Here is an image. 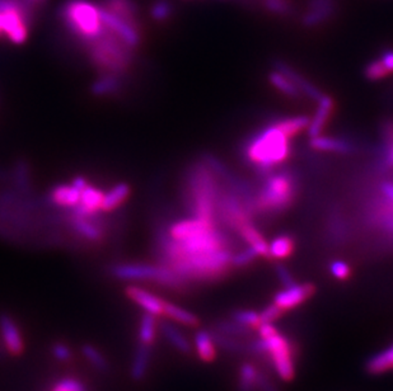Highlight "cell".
Returning a JSON list of instances; mask_svg holds the SVG:
<instances>
[{
  "label": "cell",
  "instance_id": "6da1fadb",
  "mask_svg": "<svg viewBox=\"0 0 393 391\" xmlns=\"http://www.w3.org/2000/svg\"><path fill=\"white\" fill-rule=\"evenodd\" d=\"M156 250L159 263L186 282L219 281L233 268L231 239L214 220L174 221L159 233Z\"/></svg>",
  "mask_w": 393,
  "mask_h": 391
},
{
  "label": "cell",
  "instance_id": "7a4b0ae2",
  "mask_svg": "<svg viewBox=\"0 0 393 391\" xmlns=\"http://www.w3.org/2000/svg\"><path fill=\"white\" fill-rule=\"evenodd\" d=\"M290 138L275 123L265 127L243 146V156L261 176L274 171L290 156Z\"/></svg>",
  "mask_w": 393,
  "mask_h": 391
},
{
  "label": "cell",
  "instance_id": "3957f363",
  "mask_svg": "<svg viewBox=\"0 0 393 391\" xmlns=\"http://www.w3.org/2000/svg\"><path fill=\"white\" fill-rule=\"evenodd\" d=\"M257 333V338L247 342L249 353L267 357L277 375L285 382L294 379V348L289 338L280 333L274 323H261Z\"/></svg>",
  "mask_w": 393,
  "mask_h": 391
},
{
  "label": "cell",
  "instance_id": "277c9868",
  "mask_svg": "<svg viewBox=\"0 0 393 391\" xmlns=\"http://www.w3.org/2000/svg\"><path fill=\"white\" fill-rule=\"evenodd\" d=\"M219 192L217 174L205 161L191 167L186 178V198L192 216L217 221V201Z\"/></svg>",
  "mask_w": 393,
  "mask_h": 391
},
{
  "label": "cell",
  "instance_id": "5b68a950",
  "mask_svg": "<svg viewBox=\"0 0 393 391\" xmlns=\"http://www.w3.org/2000/svg\"><path fill=\"white\" fill-rule=\"evenodd\" d=\"M262 186L254 196V213L279 215L294 203L298 195V182L289 171L267 173Z\"/></svg>",
  "mask_w": 393,
  "mask_h": 391
},
{
  "label": "cell",
  "instance_id": "8992f818",
  "mask_svg": "<svg viewBox=\"0 0 393 391\" xmlns=\"http://www.w3.org/2000/svg\"><path fill=\"white\" fill-rule=\"evenodd\" d=\"M60 18L70 34L84 45L99 39L106 29L99 3L89 0H68L60 11Z\"/></svg>",
  "mask_w": 393,
  "mask_h": 391
},
{
  "label": "cell",
  "instance_id": "52a82bcc",
  "mask_svg": "<svg viewBox=\"0 0 393 391\" xmlns=\"http://www.w3.org/2000/svg\"><path fill=\"white\" fill-rule=\"evenodd\" d=\"M89 59L104 74L125 73L131 64V47L106 27L99 39L88 44Z\"/></svg>",
  "mask_w": 393,
  "mask_h": 391
},
{
  "label": "cell",
  "instance_id": "ba28073f",
  "mask_svg": "<svg viewBox=\"0 0 393 391\" xmlns=\"http://www.w3.org/2000/svg\"><path fill=\"white\" fill-rule=\"evenodd\" d=\"M111 275L125 282H153L163 288L182 290L187 282L166 265L151 263H119L111 267Z\"/></svg>",
  "mask_w": 393,
  "mask_h": 391
},
{
  "label": "cell",
  "instance_id": "9c48e42d",
  "mask_svg": "<svg viewBox=\"0 0 393 391\" xmlns=\"http://www.w3.org/2000/svg\"><path fill=\"white\" fill-rule=\"evenodd\" d=\"M0 340L11 356H22L26 351V342L19 325L6 313L0 314Z\"/></svg>",
  "mask_w": 393,
  "mask_h": 391
},
{
  "label": "cell",
  "instance_id": "30bf717a",
  "mask_svg": "<svg viewBox=\"0 0 393 391\" xmlns=\"http://www.w3.org/2000/svg\"><path fill=\"white\" fill-rule=\"evenodd\" d=\"M316 293V286L311 282L306 283H297L288 288H284L279 291L274 298V304L278 305L284 311L292 310L302 304H304L307 300L311 299Z\"/></svg>",
  "mask_w": 393,
  "mask_h": 391
},
{
  "label": "cell",
  "instance_id": "8fae6325",
  "mask_svg": "<svg viewBox=\"0 0 393 391\" xmlns=\"http://www.w3.org/2000/svg\"><path fill=\"white\" fill-rule=\"evenodd\" d=\"M125 295L135 305L139 306L143 313H148L156 318L163 315V306L166 300L159 298L156 293H151L149 290L139 288L138 285H127L125 288Z\"/></svg>",
  "mask_w": 393,
  "mask_h": 391
},
{
  "label": "cell",
  "instance_id": "7c38bea8",
  "mask_svg": "<svg viewBox=\"0 0 393 391\" xmlns=\"http://www.w3.org/2000/svg\"><path fill=\"white\" fill-rule=\"evenodd\" d=\"M335 12V0H309L308 9L302 24L308 29L317 27L329 21Z\"/></svg>",
  "mask_w": 393,
  "mask_h": 391
},
{
  "label": "cell",
  "instance_id": "4fadbf2b",
  "mask_svg": "<svg viewBox=\"0 0 393 391\" xmlns=\"http://www.w3.org/2000/svg\"><path fill=\"white\" fill-rule=\"evenodd\" d=\"M234 231L238 233L243 240L249 244V247L254 248L259 254V257H267V258L269 244L261 234L260 230L252 224V220L243 221L242 224L238 225Z\"/></svg>",
  "mask_w": 393,
  "mask_h": 391
},
{
  "label": "cell",
  "instance_id": "5bb4252c",
  "mask_svg": "<svg viewBox=\"0 0 393 391\" xmlns=\"http://www.w3.org/2000/svg\"><path fill=\"white\" fill-rule=\"evenodd\" d=\"M91 218L92 216H84V215L73 213L70 218V224L78 235L87 239L89 242H99L104 238V230Z\"/></svg>",
  "mask_w": 393,
  "mask_h": 391
},
{
  "label": "cell",
  "instance_id": "9a60e30c",
  "mask_svg": "<svg viewBox=\"0 0 393 391\" xmlns=\"http://www.w3.org/2000/svg\"><path fill=\"white\" fill-rule=\"evenodd\" d=\"M334 99L324 94L322 98L318 101V108L316 111V115L308 125V135L311 138L321 135L324 131V126L327 121L330 120L331 115L334 112Z\"/></svg>",
  "mask_w": 393,
  "mask_h": 391
},
{
  "label": "cell",
  "instance_id": "2e32d148",
  "mask_svg": "<svg viewBox=\"0 0 393 391\" xmlns=\"http://www.w3.org/2000/svg\"><path fill=\"white\" fill-rule=\"evenodd\" d=\"M274 66H275V70H278L280 73H283L284 75H287L290 81H293L295 86H298V89L307 97L314 99V101H317L318 102L322 98V96H324V93L321 92L317 86H313L312 83L307 81L306 78H303L299 73H297L288 64L283 63V61H277V63L274 64Z\"/></svg>",
  "mask_w": 393,
  "mask_h": 391
},
{
  "label": "cell",
  "instance_id": "e0dca14e",
  "mask_svg": "<svg viewBox=\"0 0 393 391\" xmlns=\"http://www.w3.org/2000/svg\"><path fill=\"white\" fill-rule=\"evenodd\" d=\"M104 193L102 191L94 188L88 184L87 187L81 192V201L78 206L74 208L73 213L84 216H93L99 213L102 206Z\"/></svg>",
  "mask_w": 393,
  "mask_h": 391
},
{
  "label": "cell",
  "instance_id": "ac0fdd59",
  "mask_svg": "<svg viewBox=\"0 0 393 391\" xmlns=\"http://www.w3.org/2000/svg\"><path fill=\"white\" fill-rule=\"evenodd\" d=\"M311 148L317 151L339 153V154H352L355 151V145L345 138H327V136H314L309 141Z\"/></svg>",
  "mask_w": 393,
  "mask_h": 391
},
{
  "label": "cell",
  "instance_id": "d6986e66",
  "mask_svg": "<svg viewBox=\"0 0 393 391\" xmlns=\"http://www.w3.org/2000/svg\"><path fill=\"white\" fill-rule=\"evenodd\" d=\"M151 361V347L138 345L134 352L133 361L130 366V377L135 382H141L149 372Z\"/></svg>",
  "mask_w": 393,
  "mask_h": 391
},
{
  "label": "cell",
  "instance_id": "ffe728a7",
  "mask_svg": "<svg viewBox=\"0 0 393 391\" xmlns=\"http://www.w3.org/2000/svg\"><path fill=\"white\" fill-rule=\"evenodd\" d=\"M161 332H162L163 338L181 355L187 356L192 352L190 340L172 323H161Z\"/></svg>",
  "mask_w": 393,
  "mask_h": 391
},
{
  "label": "cell",
  "instance_id": "44dd1931",
  "mask_svg": "<svg viewBox=\"0 0 393 391\" xmlns=\"http://www.w3.org/2000/svg\"><path fill=\"white\" fill-rule=\"evenodd\" d=\"M99 6L117 17L131 24H138V6L134 0H102Z\"/></svg>",
  "mask_w": 393,
  "mask_h": 391
},
{
  "label": "cell",
  "instance_id": "7402d4cb",
  "mask_svg": "<svg viewBox=\"0 0 393 391\" xmlns=\"http://www.w3.org/2000/svg\"><path fill=\"white\" fill-rule=\"evenodd\" d=\"M195 351L200 361L204 363L214 362L217 358V345L209 329H199L194 338Z\"/></svg>",
  "mask_w": 393,
  "mask_h": 391
},
{
  "label": "cell",
  "instance_id": "603a6c76",
  "mask_svg": "<svg viewBox=\"0 0 393 391\" xmlns=\"http://www.w3.org/2000/svg\"><path fill=\"white\" fill-rule=\"evenodd\" d=\"M365 372L372 375H381L393 370V345L386 350L370 356L364 365Z\"/></svg>",
  "mask_w": 393,
  "mask_h": 391
},
{
  "label": "cell",
  "instance_id": "cb8c5ba5",
  "mask_svg": "<svg viewBox=\"0 0 393 391\" xmlns=\"http://www.w3.org/2000/svg\"><path fill=\"white\" fill-rule=\"evenodd\" d=\"M209 330L214 340L215 345L219 347L222 351L231 353V355H249V343L244 342L242 338L219 333L212 328Z\"/></svg>",
  "mask_w": 393,
  "mask_h": 391
},
{
  "label": "cell",
  "instance_id": "d4e9b609",
  "mask_svg": "<svg viewBox=\"0 0 393 391\" xmlns=\"http://www.w3.org/2000/svg\"><path fill=\"white\" fill-rule=\"evenodd\" d=\"M163 315L171 319L172 322L185 325V327H191V328H196L200 324V319L196 314L186 310L181 306L176 305L174 303H169L166 300L164 306H163Z\"/></svg>",
  "mask_w": 393,
  "mask_h": 391
},
{
  "label": "cell",
  "instance_id": "484cf974",
  "mask_svg": "<svg viewBox=\"0 0 393 391\" xmlns=\"http://www.w3.org/2000/svg\"><path fill=\"white\" fill-rule=\"evenodd\" d=\"M158 337V322L156 317L143 313L140 317L139 325H138V345L151 347L156 343Z\"/></svg>",
  "mask_w": 393,
  "mask_h": 391
},
{
  "label": "cell",
  "instance_id": "4316f807",
  "mask_svg": "<svg viewBox=\"0 0 393 391\" xmlns=\"http://www.w3.org/2000/svg\"><path fill=\"white\" fill-rule=\"evenodd\" d=\"M51 201L61 208H76L81 201V191L71 186H58L52 190Z\"/></svg>",
  "mask_w": 393,
  "mask_h": 391
},
{
  "label": "cell",
  "instance_id": "83f0119b",
  "mask_svg": "<svg viewBox=\"0 0 393 391\" xmlns=\"http://www.w3.org/2000/svg\"><path fill=\"white\" fill-rule=\"evenodd\" d=\"M81 353L83 358L92 366L96 371L99 372H109L110 370V362L107 357L104 356V352L97 348L96 345L91 343H84L81 345Z\"/></svg>",
  "mask_w": 393,
  "mask_h": 391
},
{
  "label": "cell",
  "instance_id": "f1b7e54d",
  "mask_svg": "<svg viewBox=\"0 0 393 391\" xmlns=\"http://www.w3.org/2000/svg\"><path fill=\"white\" fill-rule=\"evenodd\" d=\"M295 243L293 236L282 234L269 244L267 258L285 259L294 252Z\"/></svg>",
  "mask_w": 393,
  "mask_h": 391
},
{
  "label": "cell",
  "instance_id": "f546056e",
  "mask_svg": "<svg viewBox=\"0 0 393 391\" xmlns=\"http://www.w3.org/2000/svg\"><path fill=\"white\" fill-rule=\"evenodd\" d=\"M259 368L254 363L243 362L238 370L237 391H257Z\"/></svg>",
  "mask_w": 393,
  "mask_h": 391
},
{
  "label": "cell",
  "instance_id": "4dcf8cb0",
  "mask_svg": "<svg viewBox=\"0 0 393 391\" xmlns=\"http://www.w3.org/2000/svg\"><path fill=\"white\" fill-rule=\"evenodd\" d=\"M129 195H130V187L127 184H116L114 188H111L109 193L104 196L101 210L106 211V213L114 211L115 208L121 206L122 203L126 201Z\"/></svg>",
  "mask_w": 393,
  "mask_h": 391
},
{
  "label": "cell",
  "instance_id": "1f68e13d",
  "mask_svg": "<svg viewBox=\"0 0 393 391\" xmlns=\"http://www.w3.org/2000/svg\"><path fill=\"white\" fill-rule=\"evenodd\" d=\"M213 330H217L219 333L227 334V335H232V337H237V338H247L254 329L249 328L246 325H243L241 323L236 322L233 319H219L217 322L213 323L212 325Z\"/></svg>",
  "mask_w": 393,
  "mask_h": 391
},
{
  "label": "cell",
  "instance_id": "d6a6232c",
  "mask_svg": "<svg viewBox=\"0 0 393 391\" xmlns=\"http://www.w3.org/2000/svg\"><path fill=\"white\" fill-rule=\"evenodd\" d=\"M309 118L307 116H294V117H285L279 121L274 122L279 130H282L288 138H293L295 135L302 133L303 130L308 128Z\"/></svg>",
  "mask_w": 393,
  "mask_h": 391
},
{
  "label": "cell",
  "instance_id": "836d02e7",
  "mask_svg": "<svg viewBox=\"0 0 393 391\" xmlns=\"http://www.w3.org/2000/svg\"><path fill=\"white\" fill-rule=\"evenodd\" d=\"M383 140V167L393 168V118H387L382 125Z\"/></svg>",
  "mask_w": 393,
  "mask_h": 391
},
{
  "label": "cell",
  "instance_id": "e575fe53",
  "mask_svg": "<svg viewBox=\"0 0 393 391\" xmlns=\"http://www.w3.org/2000/svg\"><path fill=\"white\" fill-rule=\"evenodd\" d=\"M269 81L272 83V86H275L278 89L279 92L283 93L288 97L299 98L302 96V92L298 89V86H295L287 75H284L278 70H274L269 74Z\"/></svg>",
  "mask_w": 393,
  "mask_h": 391
},
{
  "label": "cell",
  "instance_id": "d590c367",
  "mask_svg": "<svg viewBox=\"0 0 393 391\" xmlns=\"http://www.w3.org/2000/svg\"><path fill=\"white\" fill-rule=\"evenodd\" d=\"M120 81L117 75L104 74L99 81H96L92 86V92L97 96H106L119 91Z\"/></svg>",
  "mask_w": 393,
  "mask_h": 391
},
{
  "label": "cell",
  "instance_id": "8d00e7d4",
  "mask_svg": "<svg viewBox=\"0 0 393 391\" xmlns=\"http://www.w3.org/2000/svg\"><path fill=\"white\" fill-rule=\"evenodd\" d=\"M231 318L236 322L241 323L243 325L251 329H257L260 327V313L249 309H237L231 313Z\"/></svg>",
  "mask_w": 393,
  "mask_h": 391
},
{
  "label": "cell",
  "instance_id": "74e56055",
  "mask_svg": "<svg viewBox=\"0 0 393 391\" xmlns=\"http://www.w3.org/2000/svg\"><path fill=\"white\" fill-rule=\"evenodd\" d=\"M257 257H259V254L254 250V248H244L242 250L233 253V257H232V267H233V268L247 267V265H251Z\"/></svg>",
  "mask_w": 393,
  "mask_h": 391
},
{
  "label": "cell",
  "instance_id": "f35d334b",
  "mask_svg": "<svg viewBox=\"0 0 393 391\" xmlns=\"http://www.w3.org/2000/svg\"><path fill=\"white\" fill-rule=\"evenodd\" d=\"M51 355L58 362L68 363L73 360L74 353L71 351V347L65 342L58 340L51 345Z\"/></svg>",
  "mask_w": 393,
  "mask_h": 391
},
{
  "label": "cell",
  "instance_id": "ab89813d",
  "mask_svg": "<svg viewBox=\"0 0 393 391\" xmlns=\"http://www.w3.org/2000/svg\"><path fill=\"white\" fill-rule=\"evenodd\" d=\"M51 391H87V387L76 377H63L52 386Z\"/></svg>",
  "mask_w": 393,
  "mask_h": 391
},
{
  "label": "cell",
  "instance_id": "60d3db41",
  "mask_svg": "<svg viewBox=\"0 0 393 391\" xmlns=\"http://www.w3.org/2000/svg\"><path fill=\"white\" fill-rule=\"evenodd\" d=\"M364 74L369 81H381L383 78H386L389 73L386 69V66L382 64L381 60H374V61H370L367 66H365Z\"/></svg>",
  "mask_w": 393,
  "mask_h": 391
},
{
  "label": "cell",
  "instance_id": "b9f144b4",
  "mask_svg": "<svg viewBox=\"0 0 393 391\" xmlns=\"http://www.w3.org/2000/svg\"><path fill=\"white\" fill-rule=\"evenodd\" d=\"M151 17L158 22L167 21L172 14V4L168 0H158L154 6H151Z\"/></svg>",
  "mask_w": 393,
  "mask_h": 391
},
{
  "label": "cell",
  "instance_id": "7bdbcfd3",
  "mask_svg": "<svg viewBox=\"0 0 393 391\" xmlns=\"http://www.w3.org/2000/svg\"><path fill=\"white\" fill-rule=\"evenodd\" d=\"M329 270H330L331 275L337 280H340V281H345L352 276L350 265H347V262L340 260V259L332 260L330 265H329Z\"/></svg>",
  "mask_w": 393,
  "mask_h": 391
},
{
  "label": "cell",
  "instance_id": "ee69618b",
  "mask_svg": "<svg viewBox=\"0 0 393 391\" xmlns=\"http://www.w3.org/2000/svg\"><path fill=\"white\" fill-rule=\"evenodd\" d=\"M285 311L280 309L278 305H275L274 303L267 305L264 310L260 313L261 323H275L278 319L283 317Z\"/></svg>",
  "mask_w": 393,
  "mask_h": 391
},
{
  "label": "cell",
  "instance_id": "f6af8a7d",
  "mask_svg": "<svg viewBox=\"0 0 393 391\" xmlns=\"http://www.w3.org/2000/svg\"><path fill=\"white\" fill-rule=\"evenodd\" d=\"M378 195L387 203L388 208L393 211V181H384L378 186Z\"/></svg>",
  "mask_w": 393,
  "mask_h": 391
},
{
  "label": "cell",
  "instance_id": "bcb514c9",
  "mask_svg": "<svg viewBox=\"0 0 393 391\" xmlns=\"http://www.w3.org/2000/svg\"><path fill=\"white\" fill-rule=\"evenodd\" d=\"M275 275H277L279 282L283 285L284 288H288V286H292L295 283L294 277L292 275V272L284 265L278 263L275 265Z\"/></svg>",
  "mask_w": 393,
  "mask_h": 391
},
{
  "label": "cell",
  "instance_id": "7dc6e473",
  "mask_svg": "<svg viewBox=\"0 0 393 391\" xmlns=\"http://www.w3.org/2000/svg\"><path fill=\"white\" fill-rule=\"evenodd\" d=\"M265 6L267 11L282 16L290 11L289 3L287 0H265Z\"/></svg>",
  "mask_w": 393,
  "mask_h": 391
},
{
  "label": "cell",
  "instance_id": "c3c4849f",
  "mask_svg": "<svg viewBox=\"0 0 393 391\" xmlns=\"http://www.w3.org/2000/svg\"><path fill=\"white\" fill-rule=\"evenodd\" d=\"M257 391H282L265 372L259 370L257 375Z\"/></svg>",
  "mask_w": 393,
  "mask_h": 391
},
{
  "label": "cell",
  "instance_id": "681fc988",
  "mask_svg": "<svg viewBox=\"0 0 393 391\" xmlns=\"http://www.w3.org/2000/svg\"><path fill=\"white\" fill-rule=\"evenodd\" d=\"M379 60L386 66L388 73H393V49H387V50L382 52Z\"/></svg>",
  "mask_w": 393,
  "mask_h": 391
},
{
  "label": "cell",
  "instance_id": "f907efd6",
  "mask_svg": "<svg viewBox=\"0 0 393 391\" xmlns=\"http://www.w3.org/2000/svg\"><path fill=\"white\" fill-rule=\"evenodd\" d=\"M19 1H22L24 6H27L32 12L35 13L36 9H37L39 6H42V4H45L47 0H19Z\"/></svg>",
  "mask_w": 393,
  "mask_h": 391
},
{
  "label": "cell",
  "instance_id": "816d5d0a",
  "mask_svg": "<svg viewBox=\"0 0 393 391\" xmlns=\"http://www.w3.org/2000/svg\"><path fill=\"white\" fill-rule=\"evenodd\" d=\"M3 35V16L0 12V36Z\"/></svg>",
  "mask_w": 393,
  "mask_h": 391
}]
</instances>
